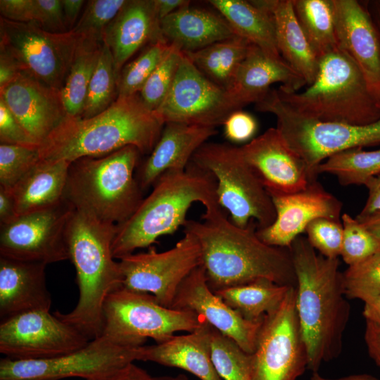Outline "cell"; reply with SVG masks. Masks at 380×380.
<instances>
[{"instance_id": "obj_1", "label": "cell", "mask_w": 380, "mask_h": 380, "mask_svg": "<svg viewBox=\"0 0 380 380\" xmlns=\"http://www.w3.org/2000/svg\"><path fill=\"white\" fill-rule=\"evenodd\" d=\"M202 221L186 220L184 232L198 241L209 287L215 292L265 279L277 284L296 286L289 248L267 244L251 220L246 227L234 224L224 210L204 213Z\"/></svg>"}, {"instance_id": "obj_2", "label": "cell", "mask_w": 380, "mask_h": 380, "mask_svg": "<svg viewBox=\"0 0 380 380\" xmlns=\"http://www.w3.org/2000/svg\"><path fill=\"white\" fill-rule=\"evenodd\" d=\"M296 277L297 316L308 353V369L336 358L349 322L350 306L338 258H328L298 236L289 248Z\"/></svg>"}, {"instance_id": "obj_3", "label": "cell", "mask_w": 380, "mask_h": 380, "mask_svg": "<svg viewBox=\"0 0 380 380\" xmlns=\"http://www.w3.org/2000/svg\"><path fill=\"white\" fill-rule=\"evenodd\" d=\"M164 125L139 94L118 96L94 117L67 115L40 144V158L71 163L82 158L103 156L127 146L137 147L142 154L151 153Z\"/></svg>"}, {"instance_id": "obj_4", "label": "cell", "mask_w": 380, "mask_h": 380, "mask_svg": "<svg viewBox=\"0 0 380 380\" xmlns=\"http://www.w3.org/2000/svg\"><path fill=\"white\" fill-rule=\"evenodd\" d=\"M199 202L205 214L223 210L218 203L216 181L208 171L190 161L185 170H169L153 185L133 215L118 226L112 245L115 259L150 246L164 235L174 234L186 221L194 203Z\"/></svg>"}, {"instance_id": "obj_5", "label": "cell", "mask_w": 380, "mask_h": 380, "mask_svg": "<svg viewBox=\"0 0 380 380\" xmlns=\"http://www.w3.org/2000/svg\"><path fill=\"white\" fill-rule=\"evenodd\" d=\"M117 232V225L76 210L68 227L69 260L75 269L79 299L70 312L54 315L90 340L102 334L106 299L122 286L120 266L112 253Z\"/></svg>"}, {"instance_id": "obj_6", "label": "cell", "mask_w": 380, "mask_h": 380, "mask_svg": "<svg viewBox=\"0 0 380 380\" xmlns=\"http://www.w3.org/2000/svg\"><path fill=\"white\" fill-rule=\"evenodd\" d=\"M139 151L127 146L100 157L71 163L64 199L76 210L119 226L142 202L143 191L136 177Z\"/></svg>"}, {"instance_id": "obj_7", "label": "cell", "mask_w": 380, "mask_h": 380, "mask_svg": "<svg viewBox=\"0 0 380 380\" xmlns=\"http://www.w3.org/2000/svg\"><path fill=\"white\" fill-rule=\"evenodd\" d=\"M296 112L324 122L364 125L380 118V106L354 60L337 47L319 58L314 81L301 92L279 87Z\"/></svg>"}, {"instance_id": "obj_8", "label": "cell", "mask_w": 380, "mask_h": 380, "mask_svg": "<svg viewBox=\"0 0 380 380\" xmlns=\"http://www.w3.org/2000/svg\"><path fill=\"white\" fill-rule=\"evenodd\" d=\"M255 107L276 116V128L314 178L318 165L333 155L380 144V118L364 125L321 121L296 112L271 89Z\"/></svg>"}, {"instance_id": "obj_9", "label": "cell", "mask_w": 380, "mask_h": 380, "mask_svg": "<svg viewBox=\"0 0 380 380\" xmlns=\"http://www.w3.org/2000/svg\"><path fill=\"white\" fill-rule=\"evenodd\" d=\"M191 161L214 177L218 203L234 224L246 227L255 220L258 229L274 222L276 212L272 198L240 147L205 143Z\"/></svg>"}, {"instance_id": "obj_10", "label": "cell", "mask_w": 380, "mask_h": 380, "mask_svg": "<svg viewBox=\"0 0 380 380\" xmlns=\"http://www.w3.org/2000/svg\"><path fill=\"white\" fill-rule=\"evenodd\" d=\"M205 321L192 311L166 308L153 296L123 286L113 291L103 308V332L131 346L148 338L164 342L177 331L191 332Z\"/></svg>"}, {"instance_id": "obj_11", "label": "cell", "mask_w": 380, "mask_h": 380, "mask_svg": "<svg viewBox=\"0 0 380 380\" xmlns=\"http://www.w3.org/2000/svg\"><path fill=\"white\" fill-rule=\"evenodd\" d=\"M141 346L125 345L105 334L81 349L43 360H0V380H111L136 360Z\"/></svg>"}, {"instance_id": "obj_12", "label": "cell", "mask_w": 380, "mask_h": 380, "mask_svg": "<svg viewBox=\"0 0 380 380\" xmlns=\"http://www.w3.org/2000/svg\"><path fill=\"white\" fill-rule=\"evenodd\" d=\"M80 37L72 31L52 32L33 23L0 18V50L11 55L24 72L62 89Z\"/></svg>"}, {"instance_id": "obj_13", "label": "cell", "mask_w": 380, "mask_h": 380, "mask_svg": "<svg viewBox=\"0 0 380 380\" xmlns=\"http://www.w3.org/2000/svg\"><path fill=\"white\" fill-rule=\"evenodd\" d=\"M296 287L262 319L251 354V380H297L308 369V353L296 308Z\"/></svg>"}, {"instance_id": "obj_14", "label": "cell", "mask_w": 380, "mask_h": 380, "mask_svg": "<svg viewBox=\"0 0 380 380\" xmlns=\"http://www.w3.org/2000/svg\"><path fill=\"white\" fill-rule=\"evenodd\" d=\"M75 208L66 200L0 226V256L45 265L69 260L67 231Z\"/></svg>"}, {"instance_id": "obj_15", "label": "cell", "mask_w": 380, "mask_h": 380, "mask_svg": "<svg viewBox=\"0 0 380 380\" xmlns=\"http://www.w3.org/2000/svg\"><path fill=\"white\" fill-rule=\"evenodd\" d=\"M123 277L122 286L154 296L160 305L171 308L184 279L201 265L199 243L191 234L184 236L174 247L158 252L129 254L119 259Z\"/></svg>"}, {"instance_id": "obj_16", "label": "cell", "mask_w": 380, "mask_h": 380, "mask_svg": "<svg viewBox=\"0 0 380 380\" xmlns=\"http://www.w3.org/2000/svg\"><path fill=\"white\" fill-rule=\"evenodd\" d=\"M238 110L226 89L206 77L183 53L172 87L156 113L164 124L215 128Z\"/></svg>"}, {"instance_id": "obj_17", "label": "cell", "mask_w": 380, "mask_h": 380, "mask_svg": "<svg viewBox=\"0 0 380 380\" xmlns=\"http://www.w3.org/2000/svg\"><path fill=\"white\" fill-rule=\"evenodd\" d=\"M84 334L49 310L24 312L0 324V352L13 360H43L84 347Z\"/></svg>"}, {"instance_id": "obj_18", "label": "cell", "mask_w": 380, "mask_h": 380, "mask_svg": "<svg viewBox=\"0 0 380 380\" xmlns=\"http://www.w3.org/2000/svg\"><path fill=\"white\" fill-rule=\"evenodd\" d=\"M270 195L276 218L271 225L257 229V234L270 246L290 248L313 220L321 217L340 220L341 217L342 202L317 179L296 193Z\"/></svg>"}, {"instance_id": "obj_19", "label": "cell", "mask_w": 380, "mask_h": 380, "mask_svg": "<svg viewBox=\"0 0 380 380\" xmlns=\"http://www.w3.org/2000/svg\"><path fill=\"white\" fill-rule=\"evenodd\" d=\"M170 308L194 312L246 353L254 352L262 321L246 319L213 292L202 265L184 279Z\"/></svg>"}, {"instance_id": "obj_20", "label": "cell", "mask_w": 380, "mask_h": 380, "mask_svg": "<svg viewBox=\"0 0 380 380\" xmlns=\"http://www.w3.org/2000/svg\"><path fill=\"white\" fill-rule=\"evenodd\" d=\"M240 148L270 194L296 193L317 179L276 127Z\"/></svg>"}, {"instance_id": "obj_21", "label": "cell", "mask_w": 380, "mask_h": 380, "mask_svg": "<svg viewBox=\"0 0 380 380\" xmlns=\"http://www.w3.org/2000/svg\"><path fill=\"white\" fill-rule=\"evenodd\" d=\"M338 47L362 72L380 106V37L368 10L356 0H333Z\"/></svg>"}, {"instance_id": "obj_22", "label": "cell", "mask_w": 380, "mask_h": 380, "mask_svg": "<svg viewBox=\"0 0 380 380\" xmlns=\"http://www.w3.org/2000/svg\"><path fill=\"white\" fill-rule=\"evenodd\" d=\"M0 97L39 145L68 115L61 90L24 72L0 91Z\"/></svg>"}, {"instance_id": "obj_23", "label": "cell", "mask_w": 380, "mask_h": 380, "mask_svg": "<svg viewBox=\"0 0 380 380\" xmlns=\"http://www.w3.org/2000/svg\"><path fill=\"white\" fill-rule=\"evenodd\" d=\"M163 39L155 0H129L106 28L103 42L111 51L118 77L141 47Z\"/></svg>"}, {"instance_id": "obj_24", "label": "cell", "mask_w": 380, "mask_h": 380, "mask_svg": "<svg viewBox=\"0 0 380 380\" xmlns=\"http://www.w3.org/2000/svg\"><path fill=\"white\" fill-rule=\"evenodd\" d=\"M277 82L282 84L280 88L290 91H297L306 85L303 77L284 59L272 58L253 44L226 90L241 109L251 103L259 101L271 85Z\"/></svg>"}, {"instance_id": "obj_25", "label": "cell", "mask_w": 380, "mask_h": 380, "mask_svg": "<svg viewBox=\"0 0 380 380\" xmlns=\"http://www.w3.org/2000/svg\"><path fill=\"white\" fill-rule=\"evenodd\" d=\"M216 134L214 127L165 123L158 141L136 177L142 191L153 186L169 170H185L195 152Z\"/></svg>"}, {"instance_id": "obj_26", "label": "cell", "mask_w": 380, "mask_h": 380, "mask_svg": "<svg viewBox=\"0 0 380 380\" xmlns=\"http://www.w3.org/2000/svg\"><path fill=\"white\" fill-rule=\"evenodd\" d=\"M46 265L0 256L1 321L34 310H49L51 298L46 284Z\"/></svg>"}, {"instance_id": "obj_27", "label": "cell", "mask_w": 380, "mask_h": 380, "mask_svg": "<svg viewBox=\"0 0 380 380\" xmlns=\"http://www.w3.org/2000/svg\"><path fill=\"white\" fill-rule=\"evenodd\" d=\"M210 325L206 322L187 334L173 336L151 346H142L139 361L187 371L201 380H222L211 360Z\"/></svg>"}, {"instance_id": "obj_28", "label": "cell", "mask_w": 380, "mask_h": 380, "mask_svg": "<svg viewBox=\"0 0 380 380\" xmlns=\"http://www.w3.org/2000/svg\"><path fill=\"white\" fill-rule=\"evenodd\" d=\"M265 11L274 28L282 58L304 80L306 85L315 80L319 58L315 53L296 18L292 0H255Z\"/></svg>"}, {"instance_id": "obj_29", "label": "cell", "mask_w": 380, "mask_h": 380, "mask_svg": "<svg viewBox=\"0 0 380 380\" xmlns=\"http://www.w3.org/2000/svg\"><path fill=\"white\" fill-rule=\"evenodd\" d=\"M160 24L164 38L183 53L237 35L222 15L189 5L163 18Z\"/></svg>"}, {"instance_id": "obj_30", "label": "cell", "mask_w": 380, "mask_h": 380, "mask_svg": "<svg viewBox=\"0 0 380 380\" xmlns=\"http://www.w3.org/2000/svg\"><path fill=\"white\" fill-rule=\"evenodd\" d=\"M70 163L41 160L12 189L17 215L54 206L64 200Z\"/></svg>"}, {"instance_id": "obj_31", "label": "cell", "mask_w": 380, "mask_h": 380, "mask_svg": "<svg viewBox=\"0 0 380 380\" xmlns=\"http://www.w3.org/2000/svg\"><path fill=\"white\" fill-rule=\"evenodd\" d=\"M236 34L261 49L267 56L283 59L278 49L273 23L263 9L252 1L210 0Z\"/></svg>"}, {"instance_id": "obj_32", "label": "cell", "mask_w": 380, "mask_h": 380, "mask_svg": "<svg viewBox=\"0 0 380 380\" xmlns=\"http://www.w3.org/2000/svg\"><path fill=\"white\" fill-rule=\"evenodd\" d=\"M291 286L261 279L215 293L246 319L260 322L279 306Z\"/></svg>"}, {"instance_id": "obj_33", "label": "cell", "mask_w": 380, "mask_h": 380, "mask_svg": "<svg viewBox=\"0 0 380 380\" xmlns=\"http://www.w3.org/2000/svg\"><path fill=\"white\" fill-rule=\"evenodd\" d=\"M79 37L72 65L61 89L66 112L72 117H81L83 113L89 84L103 44V42Z\"/></svg>"}, {"instance_id": "obj_34", "label": "cell", "mask_w": 380, "mask_h": 380, "mask_svg": "<svg viewBox=\"0 0 380 380\" xmlns=\"http://www.w3.org/2000/svg\"><path fill=\"white\" fill-rule=\"evenodd\" d=\"M296 18L319 58L338 47L333 0H292Z\"/></svg>"}, {"instance_id": "obj_35", "label": "cell", "mask_w": 380, "mask_h": 380, "mask_svg": "<svg viewBox=\"0 0 380 380\" xmlns=\"http://www.w3.org/2000/svg\"><path fill=\"white\" fill-rule=\"evenodd\" d=\"M253 45L246 39L235 35L199 50L196 63L207 77L226 89Z\"/></svg>"}, {"instance_id": "obj_36", "label": "cell", "mask_w": 380, "mask_h": 380, "mask_svg": "<svg viewBox=\"0 0 380 380\" xmlns=\"http://www.w3.org/2000/svg\"><path fill=\"white\" fill-rule=\"evenodd\" d=\"M316 172L334 175L343 186H365L380 175V149L355 148L340 152L319 164Z\"/></svg>"}, {"instance_id": "obj_37", "label": "cell", "mask_w": 380, "mask_h": 380, "mask_svg": "<svg viewBox=\"0 0 380 380\" xmlns=\"http://www.w3.org/2000/svg\"><path fill=\"white\" fill-rule=\"evenodd\" d=\"M118 78L111 51L103 42L99 61L89 84L81 118L94 117L112 104L118 94Z\"/></svg>"}, {"instance_id": "obj_38", "label": "cell", "mask_w": 380, "mask_h": 380, "mask_svg": "<svg viewBox=\"0 0 380 380\" xmlns=\"http://www.w3.org/2000/svg\"><path fill=\"white\" fill-rule=\"evenodd\" d=\"M210 348L213 364L222 380H251V354L211 325Z\"/></svg>"}, {"instance_id": "obj_39", "label": "cell", "mask_w": 380, "mask_h": 380, "mask_svg": "<svg viewBox=\"0 0 380 380\" xmlns=\"http://www.w3.org/2000/svg\"><path fill=\"white\" fill-rule=\"evenodd\" d=\"M170 47L165 39L151 44L136 59L125 65L118 78V96L139 94Z\"/></svg>"}, {"instance_id": "obj_40", "label": "cell", "mask_w": 380, "mask_h": 380, "mask_svg": "<svg viewBox=\"0 0 380 380\" xmlns=\"http://www.w3.org/2000/svg\"><path fill=\"white\" fill-rule=\"evenodd\" d=\"M341 220L343 241L340 256L348 267L380 253L378 241L355 217L343 213Z\"/></svg>"}, {"instance_id": "obj_41", "label": "cell", "mask_w": 380, "mask_h": 380, "mask_svg": "<svg viewBox=\"0 0 380 380\" xmlns=\"http://www.w3.org/2000/svg\"><path fill=\"white\" fill-rule=\"evenodd\" d=\"M183 52L174 45L148 77L139 94L144 104L156 111L165 100L175 80Z\"/></svg>"}, {"instance_id": "obj_42", "label": "cell", "mask_w": 380, "mask_h": 380, "mask_svg": "<svg viewBox=\"0 0 380 380\" xmlns=\"http://www.w3.org/2000/svg\"><path fill=\"white\" fill-rule=\"evenodd\" d=\"M40 160L39 147L1 144L0 186L12 189Z\"/></svg>"}, {"instance_id": "obj_43", "label": "cell", "mask_w": 380, "mask_h": 380, "mask_svg": "<svg viewBox=\"0 0 380 380\" xmlns=\"http://www.w3.org/2000/svg\"><path fill=\"white\" fill-rule=\"evenodd\" d=\"M345 292L348 299L363 302L380 293V253L343 272Z\"/></svg>"}, {"instance_id": "obj_44", "label": "cell", "mask_w": 380, "mask_h": 380, "mask_svg": "<svg viewBox=\"0 0 380 380\" xmlns=\"http://www.w3.org/2000/svg\"><path fill=\"white\" fill-rule=\"evenodd\" d=\"M125 0H91L70 30L79 37L103 42L106 28L125 4Z\"/></svg>"}, {"instance_id": "obj_45", "label": "cell", "mask_w": 380, "mask_h": 380, "mask_svg": "<svg viewBox=\"0 0 380 380\" xmlns=\"http://www.w3.org/2000/svg\"><path fill=\"white\" fill-rule=\"evenodd\" d=\"M310 244L328 258H338L343 241L341 221L321 217L311 222L305 232Z\"/></svg>"}, {"instance_id": "obj_46", "label": "cell", "mask_w": 380, "mask_h": 380, "mask_svg": "<svg viewBox=\"0 0 380 380\" xmlns=\"http://www.w3.org/2000/svg\"><path fill=\"white\" fill-rule=\"evenodd\" d=\"M1 144L39 147V144L27 132L0 97Z\"/></svg>"}, {"instance_id": "obj_47", "label": "cell", "mask_w": 380, "mask_h": 380, "mask_svg": "<svg viewBox=\"0 0 380 380\" xmlns=\"http://www.w3.org/2000/svg\"><path fill=\"white\" fill-rule=\"evenodd\" d=\"M224 134L227 139L235 143H242L252 139L258 125L255 119L241 110L232 113L224 124Z\"/></svg>"}, {"instance_id": "obj_48", "label": "cell", "mask_w": 380, "mask_h": 380, "mask_svg": "<svg viewBox=\"0 0 380 380\" xmlns=\"http://www.w3.org/2000/svg\"><path fill=\"white\" fill-rule=\"evenodd\" d=\"M0 13L1 17L11 21L34 23L35 0H1Z\"/></svg>"}, {"instance_id": "obj_49", "label": "cell", "mask_w": 380, "mask_h": 380, "mask_svg": "<svg viewBox=\"0 0 380 380\" xmlns=\"http://www.w3.org/2000/svg\"><path fill=\"white\" fill-rule=\"evenodd\" d=\"M22 72L18 63L8 53L0 50V91Z\"/></svg>"}, {"instance_id": "obj_50", "label": "cell", "mask_w": 380, "mask_h": 380, "mask_svg": "<svg viewBox=\"0 0 380 380\" xmlns=\"http://www.w3.org/2000/svg\"><path fill=\"white\" fill-rule=\"evenodd\" d=\"M365 322V341L368 353L380 367V324L371 321Z\"/></svg>"}, {"instance_id": "obj_51", "label": "cell", "mask_w": 380, "mask_h": 380, "mask_svg": "<svg viewBox=\"0 0 380 380\" xmlns=\"http://www.w3.org/2000/svg\"><path fill=\"white\" fill-rule=\"evenodd\" d=\"M365 186L368 189L367 201L356 217H365L380 211V175L369 179Z\"/></svg>"}, {"instance_id": "obj_52", "label": "cell", "mask_w": 380, "mask_h": 380, "mask_svg": "<svg viewBox=\"0 0 380 380\" xmlns=\"http://www.w3.org/2000/svg\"><path fill=\"white\" fill-rule=\"evenodd\" d=\"M17 216L11 191L0 186V226L11 222Z\"/></svg>"}, {"instance_id": "obj_53", "label": "cell", "mask_w": 380, "mask_h": 380, "mask_svg": "<svg viewBox=\"0 0 380 380\" xmlns=\"http://www.w3.org/2000/svg\"><path fill=\"white\" fill-rule=\"evenodd\" d=\"M65 26L70 31L77 23V18L85 2L82 0H62Z\"/></svg>"}, {"instance_id": "obj_54", "label": "cell", "mask_w": 380, "mask_h": 380, "mask_svg": "<svg viewBox=\"0 0 380 380\" xmlns=\"http://www.w3.org/2000/svg\"><path fill=\"white\" fill-rule=\"evenodd\" d=\"M189 2L185 0H155L160 21L180 8L189 5Z\"/></svg>"}, {"instance_id": "obj_55", "label": "cell", "mask_w": 380, "mask_h": 380, "mask_svg": "<svg viewBox=\"0 0 380 380\" xmlns=\"http://www.w3.org/2000/svg\"><path fill=\"white\" fill-rule=\"evenodd\" d=\"M151 377L144 369L132 363L111 380H151Z\"/></svg>"}, {"instance_id": "obj_56", "label": "cell", "mask_w": 380, "mask_h": 380, "mask_svg": "<svg viewBox=\"0 0 380 380\" xmlns=\"http://www.w3.org/2000/svg\"><path fill=\"white\" fill-rule=\"evenodd\" d=\"M362 315L365 320L380 324V293L364 302Z\"/></svg>"}, {"instance_id": "obj_57", "label": "cell", "mask_w": 380, "mask_h": 380, "mask_svg": "<svg viewBox=\"0 0 380 380\" xmlns=\"http://www.w3.org/2000/svg\"><path fill=\"white\" fill-rule=\"evenodd\" d=\"M376 238L380 244V211L365 217H355Z\"/></svg>"}, {"instance_id": "obj_58", "label": "cell", "mask_w": 380, "mask_h": 380, "mask_svg": "<svg viewBox=\"0 0 380 380\" xmlns=\"http://www.w3.org/2000/svg\"><path fill=\"white\" fill-rule=\"evenodd\" d=\"M310 380H379L374 376L367 374H352L337 379H329L321 376L318 372H312Z\"/></svg>"}, {"instance_id": "obj_59", "label": "cell", "mask_w": 380, "mask_h": 380, "mask_svg": "<svg viewBox=\"0 0 380 380\" xmlns=\"http://www.w3.org/2000/svg\"><path fill=\"white\" fill-rule=\"evenodd\" d=\"M373 20L376 25L380 37V1L372 3Z\"/></svg>"}, {"instance_id": "obj_60", "label": "cell", "mask_w": 380, "mask_h": 380, "mask_svg": "<svg viewBox=\"0 0 380 380\" xmlns=\"http://www.w3.org/2000/svg\"><path fill=\"white\" fill-rule=\"evenodd\" d=\"M151 380H189L188 377L183 374H179L177 376H152Z\"/></svg>"}]
</instances>
